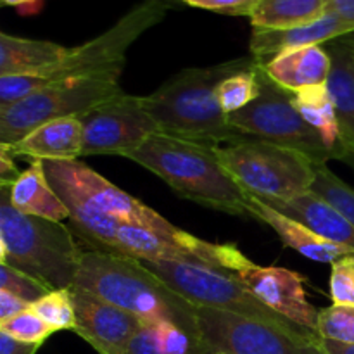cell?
<instances>
[{"instance_id": "6da1fadb", "label": "cell", "mask_w": 354, "mask_h": 354, "mask_svg": "<svg viewBox=\"0 0 354 354\" xmlns=\"http://www.w3.org/2000/svg\"><path fill=\"white\" fill-rule=\"evenodd\" d=\"M47 178L69 211V220L93 249L116 252L120 223L135 225L158 235L175 225L111 183L82 161H44Z\"/></svg>"}, {"instance_id": "7a4b0ae2", "label": "cell", "mask_w": 354, "mask_h": 354, "mask_svg": "<svg viewBox=\"0 0 354 354\" xmlns=\"http://www.w3.org/2000/svg\"><path fill=\"white\" fill-rule=\"evenodd\" d=\"M256 64L249 54L209 68L182 69L142 100L161 133L209 145L239 144L249 137L230 124L218 102L216 86L227 76Z\"/></svg>"}, {"instance_id": "3957f363", "label": "cell", "mask_w": 354, "mask_h": 354, "mask_svg": "<svg viewBox=\"0 0 354 354\" xmlns=\"http://www.w3.org/2000/svg\"><path fill=\"white\" fill-rule=\"evenodd\" d=\"M75 286L128 311L144 324L171 322L197 335L196 306L130 256L100 249L83 251Z\"/></svg>"}, {"instance_id": "277c9868", "label": "cell", "mask_w": 354, "mask_h": 354, "mask_svg": "<svg viewBox=\"0 0 354 354\" xmlns=\"http://www.w3.org/2000/svg\"><path fill=\"white\" fill-rule=\"evenodd\" d=\"M216 147L156 133L124 158L154 173L183 199L235 216H245L248 194L223 168Z\"/></svg>"}, {"instance_id": "5b68a950", "label": "cell", "mask_w": 354, "mask_h": 354, "mask_svg": "<svg viewBox=\"0 0 354 354\" xmlns=\"http://www.w3.org/2000/svg\"><path fill=\"white\" fill-rule=\"evenodd\" d=\"M82 256L68 227L19 213L10 203L9 185L0 183V263L61 290L75 286Z\"/></svg>"}, {"instance_id": "8992f818", "label": "cell", "mask_w": 354, "mask_h": 354, "mask_svg": "<svg viewBox=\"0 0 354 354\" xmlns=\"http://www.w3.org/2000/svg\"><path fill=\"white\" fill-rule=\"evenodd\" d=\"M216 152L244 192L261 201L292 199L313 185L317 162L301 152L258 138L218 145Z\"/></svg>"}, {"instance_id": "52a82bcc", "label": "cell", "mask_w": 354, "mask_h": 354, "mask_svg": "<svg viewBox=\"0 0 354 354\" xmlns=\"http://www.w3.org/2000/svg\"><path fill=\"white\" fill-rule=\"evenodd\" d=\"M261 93L242 111L230 114L232 127L249 138L270 142L304 154L317 165H327L335 158L322 135L306 123L294 104V93L277 85L265 68H259Z\"/></svg>"}, {"instance_id": "ba28073f", "label": "cell", "mask_w": 354, "mask_h": 354, "mask_svg": "<svg viewBox=\"0 0 354 354\" xmlns=\"http://www.w3.org/2000/svg\"><path fill=\"white\" fill-rule=\"evenodd\" d=\"M154 275H158L166 286L171 287L176 294L185 297L194 306L213 308V310L228 311L245 318L268 322L289 330L311 334L299 325L292 324L287 318L280 317L275 311L263 304L237 275H230L225 270L209 268L192 263H171V261H142Z\"/></svg>"}, {"instance_id": "9c48e42d", "label": "cell", "mask_w": 354, "mask_h": 354, "mask_svg": "<svg viewBox=\"0 0 354 354\" xmlns=\"http://www.w3.org/2000/svg\"><path fill=\"white\" fill-rule=\"evenodd\" d=\"M121 93L124 92L120 80L113 78H66L50 83L28 99L0 111V144H16L48 121L82 118Z\"/></svg>"}, {"instance_id": "30bf717a", "label": "cell", "mask_w": 354, "mask_h": 354, "mask_svg": "<svg viewBox=\"0 0 354 354\" xmlns=\"http://www.w3.org/2000/svg\"><path fill=\"white\" fill-rule=\"evenodd\" d=\"M169 6L162 0H144L121 16L104 33L78 47H69L64 61L52 69L48 82L66 78L120 80L127 64V52L151 28L166 17Z\"/></svg>"}, {"instance_id": "8fae6325", "label": "cell", "mask_w": 354, "mask_h": 354, "mask_svg": "<svg viewBox=\"0 0 354 354\" xmlns=\"http://www.w3.org/2000/svg\"><path fill=\"white\" fill-rule=\"evenodd\" d=\"M197 335L206 354H324L320 337L228 311L196 306Z\"/></svg>"}, {"instance_id": "7c38bea8", "label": "cell", "mask_w": 354, "mask_h": 354, "mask_svg": "<svg viewBox=\"0 0 354 354\" xmlns=\"http://www.w3.org/2000/svg\"><path fill=\"white\" fill-rule=\"evenodd\" d=\"M116 252L138 261L192 263L234 273L252 265L237 245L206 242L176 227L169 234L158 235L135 225L120 223Z\"/></svg>"}, {"instance_id": "4fadbf2b", "label": "cell", "mask_w": 354, "mask_h": 354, "mask_svg": "<svg viewBox=\"0 0 354 354\" xmlns=\"http://www.w3.org/2000/svg\"><path fill=\"white\" fill-rule=\"evenodd\" d=\"M83 156H127L159 131L142 95L121 93L83 114Z\"/></svg>"}, {"instance_id": "5bb4252c", "label": "cell", "mask_w": 354, "mask_h": 354, "mask_svg": "<svg viewBox=\"0 0 354 354\" xmlns=\"http://www.w3.org/2000/svg\"><path fill=\"white\" fill-rule=\"evenodd\" d=\"M235 275L270 310L318 335L320 310L308 301L304 279L299 273L280 266H258L252 263Z\"/></svg>"}, {"instance_id": "9a60e30c", "label": "cell", "mask_w": 354, "mask_h": 354, "mask_svg": "<svg viewBox=\"0 0 354 354\" xmlns=\"http://www.w3.org/2000/svg\"><path fill=\"white\" fill-rule=\"evenodd\" d=\"M69 292L76 311L75 334L99 354L127 353L131 337L144 322L82 287H69Z\"/></svg>"}, {"instance_id": "2e32d148", "label": "cell", "mask_w": 354, "mask_h": 354, "mask_svg": "<svg viewBox=\"0 0 354 354\" xmlns=\"http://www.w3.org/2000/svg\"><path fill=\"white\" fill-rule=\"evenodd\" d=\"M354 33V24L342 19L334 10H328L324 17L313 23L301 24V26L286 28V30H261L252 28L251 55L265 66L279 54L294 48L313 47V45H325L346 35Z\"/></svg>"}, {"instance_id": "e0dca14e", "label": "cell", "mask_w": 354, "mask_h": 354, "mask_svg": "<svg viewBox=\"0 0 354 354\" xmlns=\"http://www.w3.org/2000/svg\"><path fill=\"white\" fill-rule=\"evenodd\" d=\"M248 214H251L252 218L268 225L272 230H275V234L279 235L280 241H282L287 248L294 249V251H297L299 254H303L304 258L311 259V261L330 263L332 265V263H335L339 258H342V256L354 254V251H351V249L344 248V245L334 244V242L320 237V235L315 234L313 230L304 227L303 223L286 216V214H282L280 211L273 209L272 206H268V204H265L263 201H259L258 197L249 196V194Z\"/></svg>"}, {"instance_id": "ac0fdd59", "label": "cell", "mask_w": 354, "mask_h": 354, "mask_svg": "<svg viewBox=\"0 0 354 354\" xmlns=\"http://www.w3.org/2000/svg\"><path fill=\"white\" fill-rule=\"evenodd\" d=\"M7 147L14 158L24 156L33 161H75L83 156V123L80 118L48 121Z\"/></svg>"}, {"instance_id": "d6986e66", "label": "cell", "mask_w": 354, "mask_h": 354, "mask_svg": "<svg viewBox=\"0 0 354 354\" xmlns=\"http://www.w3.org/2000/svg\"><path fill=\"white\" fill-rule=\"evenodd\" d=\"M261 201V199H259ZM286 216L299 221L320 237L354 251V227L334 206L315 192L299 194L286 201H263Z\"/></svg>"}, {"instance_id": "ffe728a7", "label": "cell", "mask_w": 354, "mask_h": 354, "mask_svg": "<svg viewBox=\"0 0 354 354\" xmlns=\"http://www.w3.org/2000/svg\"><path fill=\"white\" fill-rule=\"evenodd\" d=\"M265 71L287 92H299L308 86L325 85L332 69V57L324 45L294 48L266 62Z\"/></svg>"}, {"instance_id": "44dd1931", "label": "cell", "mask_w": 354, "mask_h": 354, "mask_svg": "<svg viewBox=\"0 0 354 354\" xmlns=\"http://www.w3.org/2000/svg\"><path fill=\"white\" fill-rule=\"evenodd\" d=\"M9 185V197L12 206L28 216L62 223L69 220V211L61 197L52 189L47 178L44 161L35 159L24 171Z\"/></svg>"}, {"instance_id": "7402d4cb", "label": "cell", "mask_w": 354, "mask_h": 354, "mask_svg": "<svg viewBox=\"0 0 354 354\" xmlns=\"http://www.w3.org/2000/svg\"><path fill=\"white\" fill-rule=\"evenodd\" d=\"M69 47L48 40L0 33V75H48L68 55Z\"/></svg>"}, {"instance_id": "603a6c76", "label": "cell", "mask_w": 354, "mask_h": 354, "mask_svg": "<svg viewBox=\"0 0 354 354\" xmlns=\"http://www.w3.org/2000/svg\"><path fill=\"white\" fill-rule=\"evenodd\" d=\"M327 45L332 57L327 85L337 109L344 147L354 156V52L339 40Z\"/></svg>"}, {"instance_id": "cb8c5ba5", "label": "cell", "mask_w": 354, "mask_h": 354, "mask_svg": "<svg viewBox=\"0 0 354 354\" xmlns=\"http://www.w3.org/2000/svg\"><path fill=\"white\" fill-rule=\"evenodd\" d=\"M294 104L301 116L306 120L310 127H313L322 135L327 147L335 154V158L344 161L348 151L344 147L341 133V124H339L337 109L332 99V93L328 85L308 86L294 93Z\"/></svg>"}, {"instance_id": "d4e9b609", "label": "cell", "mask_w": 354, "mask_h": 354, "mask_svg": "<svg viewBox=\"0 0 354 354\" xmlns=\"http://www.w3.org/2000/svg\"><path fill=\"white\" fill-rule=\"evenodd\" d=\"M124 354H206L199 337L171 322L142 324Z\"/></svg>"}, {"instance_id": "484cf974", "label": "cell", "mask_w": 354, "mask_h": 354, "mask_svg": "<svg viewBox=\"0 0 354 354\" xmlns=\"http://www.w3.org/2000/svg\"><path fill=\"white\" fill-rule=\"evenodd\" d=\"M330 10V0H259L251 14L252 28L286 30L320 19Z\"/></svg>"}, {"instance_id": "4316f807", "label": "cell", "mask_w": 354, "mask_h": 354, "mask_svg": "<svg viewBox=\"0 0 354 354\" xmlns=\"http://www.w3.org/2000/svg\"><path fill=\"white\" fill-rule=\"evenodd\" d=\"M263 64H256L249 69L234 73L221 80L216 86V97L221 109L227 116L242 111L249 104L254 102L261 93V82H259V68Z\"/></svg>"}, {"instance_id": "83f0119b", "label": "cell", "mask_w": 354, "mask_h": 354, "mask_svg": "<svg viewBox=\"0 0 354 354\" xmlns=\"http://www.w3.org/2000/svg\"><path fill=\"white\" fill-rule=\"evenodd\" d=\"M310 190L334 206L354 227V187L342 182L327 165H317Z\"/></svg>"}, {"instance_id": "f1b7e54d", "label": "cell", "mask_w": 354, "mask_h": 354, "mask_svg": "<svg viewBox=\"0 0 354 354\" xmlns=\"http://www.w3.org/2000/svg\"><path fill=\"white\" fill-rule=\"evenodd\" d=\"M31 310L50 325L55 332L73 330L76 328V311L69 289L50 290L41 299L31 304Z\"/></svg>"}, {"instance_id": "f546056e", "label": "cell", "mask_w": 354, "mask_h": 354, "mask_svg": "<svg viewBox=\"0 0 354 354\" xmlns=\"http://www.w3.org/2000/svg\"><path fill=\"white\" fill-rule=\"evenodd\" d=\"M317 334L320 339L354 344V306H332L320 310Z\"/></svg>"}, {"instance_id": "4dcf8cb0", "label": "cell", "mask_w": 354, "mask_h": 354, "mask_svg": "<svg viewBox=\"0 0 354 354\" xmlns=\"http://www.w3.org/2000/svg\"><path fill=\"white\" fill-rule=\"evenodd\" d=\"M0 332L26 344L41 346L55 330L45 324L33 310H28L9 320L0 322Z\"/></svg>"}, {"instance_id": "1f68e13d", "label": "cell", "mask_w": 354, "mask_h": 354, "mask_svg": "<svg viewBox=\"0 0 354 354\" xmlns=\"http://www.w3.org/2000/svg\"><path fill=\"white\" fill-rule=\"evenodd\" d=\"M0 289L14 294L16 297L30 304L37 303L45 294L50 292V289L44 286L40 280L33 279L28 273L19 272V270L6 265V263H0Z\"/></svg>"}, {"instance_id": "d6a6232c", "label": "cell", "mask_w": 354, "mask_h": 354, "mask_svg": "<svg viewBox=\"0 0 354 354\" xmlns=\"http://www.w3.org/2000/svg\"><path fill=\"white\" fill-rule=\"evenodd\" d=\"M47 85L50 82L41 75H0V111L28 99Z\"/></svg>"}, {"instance_id": "836d02e7", "label": "cell", "mask_w": 354, "mask_h": 354, "mask_svg": "<svg viewBox=\"0 0 354 354\" xmlns=\"http://www.w3.org/2000/svg\"><path fill=\"white\" fill-rule=\"evenodd\" d=\"M330 297L334 304L354 306V254H348L332 263Z\"/></svg>"}, {"instance_id": "e575fe53", "label": "cell", "mask_w": 354, "mask_h": 354, "mask_svg": "<svg viewBox=\"0 0 354 354\" xmlns=\"http://www.w3.org/2000/svg\"><path fill=\"white\" fill-rule=\"evenodd\" d=\"M199 9L213 10V12L228 14V16H248L251 17L252 10L259 0H180Z\"/></svg>"}, {"instance_id": "d590c367", "label": "cell", "mask_w": 354, "mask_h": 354, "mask_svg": "<svg viewBox=\"0 0 354 354\" xmlns=\"http://www.w3.org/2000/svg\"><path fill=\"white\" fill-rule=\"evenodd\" d=\"M28 310H31L30 303L19 299V297L7 292V290L0 289V322L9 320V318L16 317V315L23 313V311H28Z\"/></svg>"}, {"instance_id": "8d00e7d4", "label": "cell", "mask_w": 354, "mask_h": 354, "mask_svg": "<svg viewBox=\"0 0 354 354\" xmlns=\"http://www.w3.org/2000/svg\"><path fill=\"white\" fill-rule=\"evenodd\" d=\"M41 346L26 344L0 332V354H37Z\"/></svg>"}, {"instance_id": "74e56055", "label": "cell", "mask_w": 354, "mask_h": 354, "mask_svg": "<svg viewBox=\"0 0 354 354\" xmlns=\"http://www.w3.org/2000/svg\"><path fill=\"white\" fill-rule=\"evenodd\" d=\"M16 165H14V156L10 154L9 147L0 144V183H12L19 176Z\"/></svg>"}, {"instance_id": "f35d334b", "label": "cell", "mask_w": 354, "mask_h": 354, "mask_svg": "<svg viewBox=\"0 0 354 354\" xmlns=\"http://www.w3.org/2000/svg\"><path fill=\"white\" fill-rule=\"evenodd\" d=\"M330 10L354 24V0H330Z\"/></svg>"}, {"instance_id": "ab89813d", "label": "cell", "mask_w": 354, "mask_h": 354, "mask_svg": "<svg viewBox=\"0 0 354 354\" xmlns=\"http://www.w3.org/2000/svg\"><path fill=\"white\" fill-rule=\"evenodd\" d=\"M320 348L324 354H354V344H342L327 339H320Z\"/></svg>"}, {"instance_id": "60d3db41", "label": "cell", "mask_w": 354, "mask_h": 354, "mask_svg": "<svg viewBox=\"0 0 354 354\" xmlns=\"http://www.w3.org/2000/svg\"><path fill=\"white\" fill-rule=\"evenodd\" d=\"M35 2H38V0H2L3 6H30Z\"/></svg>"}, {"instance_id": "b9f144b4", "label": "cell", "mask_w": 354, "mask_h": 354, "mask_svg": "<svg viewBox=\"0 0 354 354\" xmlns=\"http://www.w3.org/2000/svg\"><path fill=\"white\" fill-rule=\"evenodd\" d=\"M337 40H339V41H342V44H344L346 47L351 48V50L354 52V33H351V35H346V37L337 38Z\"/></svg>"}, {"instance_id": "7bdbcfd3", "label": "cell", "mask_w": 354, "mask_h": 354, "mask_svg": "<svg viewBox=\"0 0 354 354\" xmlns=\"http://www.w3.org/2000/svg\"><path fill=\"white\" fill-rule=\"evenodd\" d=\"M344 162H348L349 166H351V168H354V156L353 154H348L344 158Z\"/></svg>"}]
</instances>
